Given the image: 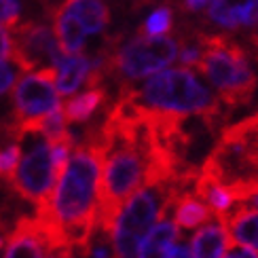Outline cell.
<instances>
[{
  "label": "cell",
  "mask_w": 258,
  "mask_h": 258,
  "mask_svg": "<svg viewBox=\"0 0 258 258\" xmlns=\"http://www.w3.org/2000/svg\"><path fill=\"white\" fill-rule=\"evenodd\" d=\"M250 206H252V208H258V192L250 199Z\"/></svg>",
  "instance_id": "32"
},
{
  "label": "cell",
  "mask_w": 258,
  "mask_h": 258,
  "mask_svg": "<svg viewBox=\"0 0 258 258\" xmlns=\"http://www.w3.org/2000/svg\"><path fill=\"white\" fill-rule=\"evenodd\" d=\"M11 38H13L11 59L24 72L55 68L63 57L53 30L42 21H24V24L19 21L11 30Z\"/></svg>",
  "instance_id": "9"
},
{
  "label": "cell",
  "mask_w": 258,
  "mask_h": 258,
  "mask_svg": "<svg viewBox=\"0 0 258 258\" xmlns=\"http://www.w3.org/2000/svg\"><path fill=\"white\" fill-rule=\"evenodd\" d=\"M220 93V102L229 108L250 104L258 79L237 42L220 34H201V59L197 66Z\"/></svg>",
  "instance_id": "5"
},
{
  "label": "cell",
  "mask_w": 258,
  "mask_h": 258,
  "mask_svg": "<svg viewBox=\"0 0 258 258\" xmlns=\"http://www.w3.org/2000/svg\"><path fill=\"white\" fill-rule=\"evenodd\" d=\"M13 53V38H11V30L0 28V61L11 59Z\"/></svg>",
  "instance_id": "27"
},
{
  "label": "cell",
  "mask_w": 258,
  "mask_h": 258,
  "mask_svg": "<svg viewBox=\"0 0 258 258\" xmlns=\"http://www.w3.org/2000/svg\"><path fill=\"white\" fill-rule=\"evenodd\" d=\"M3 134H5V142L0 144V178H5L9 180L11 176H13V171L19 163V157H21V148H24V142L13 136H9L5 129H3Z\"/></svg>",
  "instance_id": "21"
},
{
  "label": "cell",
  "mask_w": 258,
  "mask_h": 258,
  "mask_svg": "<svg viewBox=\"0 0 258 258\" xmlns=\"http://www.w3.org/2000/svg\"><path fill=\"white\" fill-rule=\"evenodd\" d=\"M104 102H106V89L102 85L89 87L85 93L74 95L61 106L63 119H66V123H87L104 106Z\"/></svg>",
  "instance_id": "19"
},
{
  "label": "cell",
  "mask_w": 258,
  "mask_h": 258,
  "mask_svg": "<svg viewBox=\"0 0 258 258\" xmlns=\"http://www.w3.org/2000/svg\"><path fill=\"white\" fill-rule=\"evenodd\" d=\"M222 258H258V252L254 248H248V245H241V243L231 241Z\"/></svg>",
  "instance_id": "25"
},
{
  "label": "cell",
  "mask_w": 258,
  "mask_h": 258,
  "mask_svg": "<svg viewBox=\"0 0 258 258\" xmlns=\"http://www.w3.org/2000/svg\"><path fill=\"white\" fill-rule=\"evenodd\" d=\"M201 171L229 188L235 203L258 192V112L227 127Z\"/></svg>",
  "instance_id": "3"
},
{
  "label": "cell",
  "mask_w": 258,
  "mask_h": 258,
  "mask_svg": "<svg viewBox=\"0 0 258 258\" xmlns=\"http://www.w3.org/2000/svg\"><path fill=\"white\" fill-rule=\"evenodd\" d=\"M195 180H169L140 186L116 212L110 224V243L114 258H136L140 243L155 222L171 210L174 201L192 188Z\"/></svg>",
  "instance_id": "4"
},
{
  "label": "cell",
  "mask_w": 258,
  "mask_h": 258,
  "mask_svg": "<svg viewBox=\"0 0 258 258\" xmlns=\"http://www.w3.org/2000/svg\"><path fill=\"white\" fill-rule=\"evenodd\" d=\"M53 28H55V38L59 42V49L63 51V55H74L85 49L87 42V32L79 24V19H74L70 13H66L63 9H53Z\"/></svg>",
  "instance_id": "16"
},
{
  "label": "cell",
  "mask_w": 258,
  "mask_h": 258,
  "mask_svg": "<svg viewBox=\"0 0 258 258\" xmlns=\"http://www.w3.org/2000/svg\"><path fill=\"white\" fill-rule=\"evenodd\" d=\"M180 42L169 36H134L123 45L104 49L106 74H116L121 81L132 83L167 68L178 57Z\"/></svg>",
  "instance_id": "6"
},
{
  "label": "cell",
  "mask_w": 258,
  "mask_h": 258,
  "mask_svg": "<svg viewBox=\"0 0 258 258\" xmlns=\"http://www.w3.org/2000/svg\"><path fill=\"white\" fill-rule=\"evenodd\" d=\"M178 57L184 68H197L201 59V34L195 36V40H184L182 47L178 49Z\"/></svg>",
  "instance_id": "23"
},
{
  "label": "cell",
  "mask_w": 258,
  "mask_h": 258,
  "mask_svg": "<svg viewBox=\"0 0 258 258\" xmlns=\"http://www.w3.org/2000/svg\"><path fill=\"white\" fill-rule=\"evenodd\" d=\"M91 70V59L74 53V55H63L55 66V87L59 95H72L83 83H87Z\"/></svg>",
  "instance_id": "15"
},
{
  "label": "cell",
  "mask_w": 258,
  "mask_h": 258,
  "mask_svg": "<svg viewBox=\"0 0 258 258\" xmlns=\"http://www.w3.org/2000/svg\"><path fill=\"white\" fill-rule=\"evenodd\" d=\"M231 243V237L224 227V220L218 222H206L203 227L192 235L188 250L192 258H222Z\"/></svg>",
  "instance_id": "12"
},
{
  "label": "cell",
  "mask_w": 258,
  "mask_h": 258,
  "mask_svg": "<svg viewBox=\"0 0 258 258\" xmlns=\"http://www.w3.org/2000/svg\"><path fill=\"white\" fill-rule=\"evenodd\" d=\"M180 239V233L174 220L161 216L150 233L140 243V250L136 258H169L171 250H174L176 241Z\"/></svg>",
  "instance_id": "13"
},
{
  "label": "cell",
  "mask_w": 258,
  "mask_h": 258,
  "mask_svg": "<svg viewBox=\"0 0 258 258\" xmlns=\"http://www.w3.org/2000/svg\"><path fill=\"white\" fill-rule=\"evenodd\" d=\"M51 245L34 216H24L7 237L3 258H47Z\"/></svg>",
  "instance_id": "10"
},
{
  "label": "cell",
  "mask_w": 258,
  "mask_h": 258,
  "mask_svg": "<svg viewBox=\"0 0 258 258\" xmlns=\"http://www.w3.org/2000/svg\"><path fill=\"white\" fill-rule=\"evenodd\" d=\"M30 146L21 148L19 163L9 178V184L13 190L32 206H40L49 197V192L55 186L59 171L53 163L51 144L40 134H26L24 136Z\"/></svg>",
  "instance_id": "8"
},
{
  "label": "cell",
  "mask_w": 258,
  "mask_h": 258,
  "mask_svg": "<svg viewBox=\"0 0 258 258\" xmlns=\"http://www.w3.org/2000/svg\"><path fill=\"white\" fill-rule=\"evenodd\" d=\"M102 148L87 134L74 144L49 197L36 206L34 218L53 248H77L98 224Z\"/></svg>",
  "instance_id": "1"
},
{
  "label": "cell",
  "mask_w": 258,
  "mask_h": 258,
  "mask_svg": "<svg viewBox=\"0 0 258 258\" xmlns=\"http://www.w3.org/2000/svg\"><path fill=\"white\" fill-rule=\"evenodd\" d=\"M169 258H192L190 250H188V245H174V250H171Z\"/></svg>",
  "instance_id": "28"
},
{
  "label": "cell",
  "mask_w": 258,
  "mask_h": 258,
  "mask_svg": "<svg viewBox=\"0 0 258 258\" xmlns=\"http://www.w3.org/2000/svg\"><path fill=\"white\" fill-rule=\"evenodd\" d=\"M47 258H72V252H70V248H53L47 254Z\"/></svg>",
  "instance_id": "29"
},
{
  "label": "cell",
  "mask_w": 258,
  "mask_h": 258,
  "mask_svg": "<svg viewBox=\"0 0 258 258\" xmlns=\"http://www.w3.org/2000/svg\"><path fill=\"white\" fill-rule=\"evenodd\" d=\"M5 239H7V237H5L3 233H0V250H3V245H5Z\"/></svg>",
  "instance_id": "33"
},
{
  "label": "cell",
  "mask_w": 258,
  "mask_h": 258,
  "mask_svg": "<svg viewBox=\"0 0 258 258\" xmlns=\"http://www.w3.org/2000/svg\"><path fill=\"white\" fill-rule=\"evenodd\" d=\"M19 199L21 197L13 190V186L3 184V182H0V231L7 233V235L13 231V227L21 218L28 216V214H24L19 210V206H17ZM21 201H24V199H21Z\"/></svg>",
  "instance_id": "20"
},
{
  "label": "cell",
  "mask_w": 258,
  "mask_h": 258,
  "mask_svg": "<svg viewBox=\"0 0 258 258\" xmlns=\"http://www.w3.org/2000/svg\"><path fill=\"white\" fill-rule=\"evenodd\" d=\"M174 222L176 227L180 229H197V227H203L206 222L212 220L214 212L212 208L208 206L203 199H199L197 195H192V192H182V195L174 201Z\"/></svg>",
  "instance_id": "18"
},
{
  "label": "cell",
  "mask_w": 258,
  "mask_h": 258,
  "mask_svg": "<svg viewBox=\"0 0 258 258\" xmlns=\"http://www.w3.org/2000/svg\"><path fill=\"white\" fill-rule=\"evenodd\" d=\"M121 98L142 110L157 114H169L178 119L201 116L210 127H214L222 116V102L214 95L199 77L188 68L159 70L140 85V87L121 89Z\"/></svg>",
  "instance_id": "2"
},
{
  "label": "cell",
  "mask_w": 258,
  "mask_h": 258,
  "mask_svg": "<svg viewBox=\"0 0 258 258\" xmlns=\"http://www.w3.org/2000/svg\"><path fill=\"white\" fill-rule=\"evenodd\" d=\"M222 220L231 241L248 245V248H254L258 252V208L252 206L239 208L237 212L229 214Z\"/></svg>",
  "instance_id": "17"
},
{
  "label": "cell",
  "mask_w": 258,
  "mask_h": 258,
  "mask_svg": "<svg viewBox=\"0 0 258 258\" xmlns=\"http://www.w3.org/2000/svg\"><path fill=\"white\" fill-rule=\"evenodd\" d=\"M206 17L222 30H241L258 24V0H208Z\"/></svg>",
  "instance_id": "11"
},
{
  "label": "cell",
  "mask_w": 258,
  "mask_h": 258,
  "mask_svg": "<svg viewBox=\"0 0 258 258\" xmlns=\"http://www.w3.org/2000/svg\"><path fill=\"white\" fill-rule=\"evenodd\" d=\"M208 0H184V9L186 11H199V9H206Z\"/></svg>",
  "instance_id": "30"
},
{
  "label": "cell",
  "mask_w": 258,
  "mask_h": 258,
  "mask_svg": "<svg viewBox=\"0 0 258 258\" xmlns=\"http://www.w3.org/2000/svg\"><path fill=\"white\" fill-rule=\"evenodd\" d=\"M21 5L19 0H0V28L13 30L19 24Z\"/></svg>",
  "instance_id": "24"
},
{
  "label": "cell",
  "mask_w": 258,
  "mask_h": 258,
  "mask_svg": "<svg viewBox=\"0 0 258 258\" xmlns=\"http://www.w3.org/2000/svg\"><path fill=\"white\" fill-rule=\"evenodd\" d=\"M250 40H252V45H254V51H256V57H258V30H256L254 34L250 36Z\"/></svg>",
  "instance_id": "31"
},
{
  "label": "cell",
  "mask_w": 258,
  "mask_h": 258,
  "mask_svg": "<svg viewBox=\"0 0 258 258\" xmlns=\"http://www.w3.org/2000/svg\"><path fill=\"white\" fill-rule=\"evenodd\" d=\"M59 98L61 95L55 87V68L26 72L13 87V116L3 125V129L19 140L30 134L36 121L59 108Z\"/></svg>",
  "instance_id": "7"
},
{
  "label": "cell",
  "mask_w": 258,
  "mask_h": 258,
  "mask_svg": "<svg viewBox=\"0 0 258 258\" xmlns=\"http://www.w3.org/2000/svg\"><path fill=\"white\" fill-rule=\"evenodd\" d=\"M15 77H17V70L11 68L7 61H0V95L7 93L11 87H13Z\"/></svg>",
  "instance_id": "26"
},
{
  "label": "cell",
  "mask_w": 258,
  "mask_h": 258,
  "mask_svg": "<svg viewBox=\"0 0 258 258\" xmlns=\"http://www.w3.org/2000/svg\"><path fill=\"white\" fill-rule=\"evenodd\" d=\"M59 9L79 19L87 34H98L110 21V11L104 0H63Z\"/></svg>",
  "instance_id": "14"
},
{
  "label": "cell",
  "mask_w": 258,
  "mask_h": 258,
  "mask_svg": "<svg viewBox=\"0 0 258 258\" xmlns=\"http://www.w3.org/2000/svg\"><path fill=\"white\" fill-rule=\"evenodd\" d=\"M174 24V13H171L169 7H161L157 11H153V15L146 19V24L140 28V34L144 36H163L171 30Z\"/></svg>",
  "instance_id": "22"
}]
</instances>
